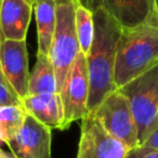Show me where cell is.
Instances as JSON below:
<instances>
[{
	"instance_id": "cell-22",
	"label": "cell",
	"mask_w": 158,
	"mask_h": 158,
	"mask_svg": "<svg viewBox=\"0 0 158 158\" xmlns=\"http://www.w3.org/2000/svg\"><path fill=\"white\" fill-rule=\"evenodd\" d=\"M31 1H32V0H31Z\"/></svg>"
},
{
	"instance_id": "cell-18",
	"label": "cell",
	"mask_w": 158,
	"mask_h": 158,
	"mask_svg": "<svg viewBox=\"0 0 158 158\" xmlns=\"http://www.w3.org/2000/svg\"><path fill=\"white\" fill-rule=\"evenodd\" d=\"M10 105H21V101L15 94H12L5 85L0 83V107Z\"/></svg>"
},
{
	"instance_id": "cell-1",
	"label": "cell",
	"mask_w": 158,
	"mask_h": 158,
	"mask_svg": "<svg viewBox=\"0 0 158 158\" xmlns=\"http://www.w3.org/2000/svg\"><path fill=\"white\" fill-rule=\"evenodd\" d=\"M94 38L86 58L89 78V96L86 115L93 114L102 100L116 90L114 83V69L116 47L122 27L105 11H93Z\"/></svg>"
},
{
	"instance_id": "cell-10",
	"label": "cell",
	"mask_w": 158,
	"mask_h": 158,
	"mask_svg": "<svg viewBox=\"0 0 158 158\" xmlns=\"http://www.w3.org/2000/svg\"><path fill=\"white\" fill-rule=\"evenodd\" d=\"M0 67L7 84L21 101V99L27 95L30 78L26 41H1Z\"/></svg>"
},
{
	"instance_id": "cell-17",
	"label": "cell",
	"mask_w": 158,
	"mask_h": 158,
	"mask_svg": "<svg viewBox=\"0 0 158 158\" xmlns=\"http://www.w3.org/2000/svg\"><path fill=\"white\" fill-rule=\"evenodd\" d=\"M125 158H158V151L143 146H137L128 149Z\"/></svg>"
},
{
	"instance_id": "cell-4",
	"label": "cell",
	"mask_w": 158,
	"mask_h": 158,
	"mask_svg": "<svg viewBox=\"0 0 158 158\" xmlns=\"http://www.w3.org/2000/svg\"><path fill=\"white\" fill-rule=\"evenodd\" d=\"M79 53L80 51L74 23V1L56 0V26L48 57L54 69L58 93Z\"/></svg>"
},
{
	"instance_id": "cell-5",
	"label": "cell",
	"mask_w": 158,
	"mask_h": 158,
	"mask_svg": "<svg viewBox=\"0 0 158 158\" xmlns=\"http://www.w3.org/2000/svg\"><path fill=\"white\" fill-rule=\"evenodd\" d=\"M104 130L130 149L138 146L137 126L126 98L116 89L93 112Z\"/></svg>"
},
{
	"instance_id": "cell-11",
	"label": "cell",
	"mask_w": 158,
	"mask_h": 158,
	"mask_svg": "<svg viewBox=\"0 0 158 158\" xmlns=\"http://www.w3.org/2000/svg\"><path fill=\"white\" fill-rule=\"evenodd\" d=\"M32 11L31 0H0L1 41H26Z\"/></svg>"
},
{
	"instance_id": "cell-16",
	"label": "cell",
	"mask_w": 158,
	"mask_h": 158,
	"mask_svg": "<svg viewBox=\"0 0 158 158\" xmlns=\"http://www.w3.org/2000/svg\"><path fill=\"white\" fill-rule=\"evenodd\" d=\"M26 117V111L21 105L0 107V141L9 142L21 128Z\"/></svg>"
},
{
	"instance_id": "cell-6",
	"label": "cell",
	"mask_w": 158,
	"mask_h": 158,
	"mask_svg": "<svg viewBox=\"0 0 158 158\" xmlns=\"http://www.w3.org/2000/svg\"><path fill=\"white\" fill-rule=\"evenodd\" d=\"M63 105L62 130H67L74 121L81 120L86 115L89 96V78L86 58L79 53L70 67L65 81L59 91Z\"/></svg>"
},
{
	"instance_id": "cell-2",
	"label": "cell",
	"mask_w": 158,
	"mask_h": 158,
	"mask_svg": "<svg viewBox=\"0 0 158 158\" xmlns=\"http://www.w3.org/2000/svg\"><path fill=\"white\" fill-rule=\"evenodd\" d=\"M158 64V25L143 23L122 28L115 57L116 89Z\"/></svg>"
},
{
	"instance_id": "cell-14",
	"label": "cell",
	"mask_w": 158,
	"mask_h": 158,
	"mask_svg": "<svg viewBox=\"0 0 158 158\" xmlns=\"http://www.w3.org/2000/svg\"><path fill=\"white\" fill-rule=\"evenodd\" d=\"M58 93L57 79L52 62L46 54H37L36 64L30 73L27 94L43 95Z\"/></svg>"
},
{
	"instance_id": "cell-15",
	"label": "cell",
	"mask_w": 158,
	"mask_h": 158,
	"mask_svg": "<svg viewBox=\"0 0 158 158\" xmlns=\"http://www.w3.org/2000/svg\"><path fill=\"white\" fill-rule=\"evenodd\" d=\"M74 1V23L75 32L79 43V51L81 54L86 56L93 43L94 38V20L93 12L86 9L84 5L79 2V0Z\"/></svg>"
},
{
	"instance_id": "cell-7",
	"label": "cell",
	"mask_w": 158,
	"mask_h": 158,
	"mask_svg": "<svg viewBox=\"0 0 158 158\" xmlns=\"http://www.w3.org/2000/svg\"><path fill=\"white\" fill-rule=\"evenodd\" d=\"M91 12L105 11L122 28H132L143 23L158 25V0H79Z\"/></svg>"
},
{
	"instance_id": "cell-12",
	"label": "cell",
	"mask_w": 158,
	"mask_h": 158,
	"mask_svg": "<svg viewBox=\"0 0 158 158\" xmlns=\"http://www.w3.org/2000/svg\"><path fill=\"white\" fill-rule=\"evenodd\" d=\"M21 106L35 120L48 128L62 130L63 105L59 93L43 95H25L21 99Z\"/></svg>"
},
{
	"instance_id": "cell-19",
	"label": "cell",
	"mask_w": 158,
	"mask_h": 158,
	"mask_svg": "<svg viewBox=\"0 0 158 158\" xmlns=\"http://www.w3.org/2000/svg\"><path fill=\"white\" fill-rule=\"evenodd\" d=\"M141 146L147 147V148H153V149H157L158 151V127L156 130H153L148 135V137L143 141V143Z\"/></svg>"
},
{
	"instance_id": "cell-21",
	"label": "cell",
	"mask_w": 158,
	"mask_h": 158,
	"mask_svg": "<svg viewBox=\"0 0 158 158\" xmlns=\"http://www.w3.org/2000/svg\"><path fill=\"white\" fill-rule=\"evenodd\" d=\"M0 43H1V37H0ZM0 83H1L2 85H5V86H6V88L12 93V94H15V93H14V90H12V89L10 88V85L7 84V81H6V79H5V77H4L2 72H1V67H0ZM15 95H16V94H15Z\"/></svg>"
},
{
	"instance_id": "cell-13",
	"label": "cell",
	"mask_w": 158,
	"mask_h": 158,
	"mask_svg": "<svg viewBox=\"0 0 158 158\" xmlns=\"http://www.w3.org/2000/svg\"><path fill=\"white\" fill-rule=\"evenodd\" d=\"M32 10L37 21V54L48 56L56 26V0H32Z\"/></svg>"
},
{
	"instance_id": "cell-9",
	"label": "cell",
	"mask_w": 158,
	"mask_h": 158,
	"mask_svg": "<svg viewBox=\"0 0 158 158\" xmlns=\"http://www.w3.org/2000/svg\"><path fill=\"white\" fill-rule=\"evenodd\" d=\"M51 128L26 114L20 131L6 142L15 158H52Z\"/></svg>"
},
{
	"instance_id": "cell-20",
	"label": "cell",
	"mask_w": 158,
	"mask_h": 158,
	"mask_svg": "<svg viewBox=\"0 0 158 158\" xmlns=\"http://www.w3.org/2000/svg\"><path fill=\"white\" fill-rule=\"evenodd\" d=\"M1 143H4V142L0 141V158H15L11 152H6V151L1 147Z\"/></svg>"
},
{
	"instance_id": "cell-8",
	"label": "cell",
	"mask_w": 158,
	"mask_h": 158,
	"mask_svg": "<svg viewBox=\"0 0 158 158\" xmlns=\"http://www.w3.org/2000/svg\"><path fill=\"white\" fill-rule=\"evenodd\" d=\"M128 147L110 136L93 114L81 118L77 158H125Z\"/></svg>"
},
{
	"instance_id": "cell-3",
	"label": "cell",
	"mask_w": 158,
	"mask_h": 158,
	"mask_svg": "<svg viewBox=\"0 0 158 158\" xmlns=\"http://www.w3.org/2000/svg\"><path fill=\"white\" fill-rule=\"evenodd\" d=\"M127 100L137 126L138 146L158 127V64L117 89Z\"/></svg>"
}]
</instances>
